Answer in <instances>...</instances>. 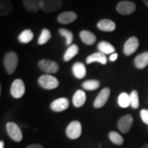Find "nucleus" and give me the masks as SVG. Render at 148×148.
<instances>
[{
	"instance_id": "1",
	"label": "nucleus",
	"mask_w": 148,
	"mask_h": 148,
	"mask_svg": "<svg viewBox=\"0 0 148 148\" xmlns=\"http://www.w3.org/2000/svg\"><path fill=\"white\" fill-rule=\"evenodd\" d=\"M3 65L6 72L8 74H12L18 65V55L13 51L8 52L3 58Z\"/></svg>"
},
{
	"instance_id": "2",
	"label": "nucleus",
	"mask_w": 148,
	"mask_h": 148,
	"mask_svg": "<svg viewBox=\"0 0 148 148\" xmlns=\"http://www.w3.org/2000/svg\"><path fill=\"white\" fill-rule=\"evenodd\" d=\"M38 83L40 85V86H41L44 89L53 90L58 87L59 82L56 77H54L52 75L45 74L41 77H40V78L38 79Z\"/></svg>"
},
{
	"instance_id": "3",
	"label": "nucleus",
	"mask_w": 148,
	"mask_h": 148,
	"mask_svg": "<svg viewBox=\"0 0 148 148\" xmlns=\"http://www.w3.org/2000/svg\"><path fill=\"white\" fill-rule=\"evenodd\" d=\"M6 130H7L8 136L14 142L19 143L22 140L23 135H22L21 128L15 123H12V122L8 123L6 124Z\"/></svg>"
},
{
	"instance_id": "4",
	"label": "nucleus",
	"mask_w": 148,
	"mask_h": 148,
	"mask_svg": "<svg viewBox=\"0 0 148 148\" xmlns=\"http://www.w3.org/2000/svg\"><path fill=\"white\" fill-rule=\"evenodd\" d=\"M82 127L81 123L79 121H73L67 127L66 135L69 139L75 140L80 138V136L82 135Z\"/></svg>"
},
{
	"instance_id": "5",
	"label": "nucleus",
	"mask_w": 148,
	"mask_h": 148,
	"mask_svg": "<svg viewBox=\"0 0 148 148\" xmlns=\"http://www.w3.org/2000/svg\"><path fill=\"white\" fill-rule=\"evenodd\" d=\"M26 91L25 83L21 79H16L11 86V95L15 99H19L22 97Z\"/></svg>"
},
{
	"instance_id": "6",
	"label": "nucleus",
	"mask_w": 148,
	"mask_h": 148,
	"mask_svg": "<svg viewBox=\"0 0 148 148\" xmlns=\"http://www.w3.org/2000/svg\"><path fill=\"white\" fill-rule=\"evenodd\" d=\"M63 6L62 0H41V10L46 13H51L58 10Z\"/></svg>"
},
{
	"instance_id": "7",
	"label": "nucleus",
	"mask_w": 148,
	"mask_h": 148,
	"mask_svg": "<svg viewBox=\"0 0 148 148\" xmlns=\"http://www.w3.org/2000/svg\"><path fill=\"white\" fill-rule=\"evenodd\" d=\"M117 12L121 15H130L136 11V5L131 1H121L116 6Z\"/></svg>"
},
{
	"instance_id": "8",
	"label": "nucleus",
	"mask_w": 148,
	"mask_h": 148,
	"mask_svg": "<svg viewBox=\"0 0 148 148\" xmlns=\"http://www.w3.org/2000/svg\"><path fill=\"white\" fill-rule=\"evenodd\" d=\"M38 66L42 71L47 73H55L59 70L58 64L51 59H41L39 61Z\"/></svg>"
},
{
	"instance_id": "9",
	"label": "nucleus",
	"mask_w": 148,
	"mask_h": 148,
	"mask_svg": "<svg viewBox=\"0 0 148 148\" xmlns=\"http://www.w3.org/2000/svg\"><path fill=\"white\" fill-rule=\"evenodd\" d=\"M139 46V41L137 37L132 36L130 37L127 41L124 44L123 46V53L126 56L132 55V53H134Z\"/></svg>"
},
{
	"instance_id": "10",
	"label": "nucleus",
	"mask_w": 148,
	"mask_h": 148,
	"mask_svg": "<svg viewBox=\"0 0 148 148\" xmlns=\"http://www.w3.org/2000/svg\"><path fill=\"white\" fill-rule=\"evenodd\" d=\"M133 118L131 114H126L118 122V128L123 133H127L132 126Z\"/></svg>"
},
{
	"instance_id": "11",
	"label": "nucleus",
	"mask_w": 148,
	"mask_h": 148,
	"mask_svg": "<svg viewBox=\"0 0 148 148\" xmlns=\"http://www.w3.org/2000/svg\"><path fill=\"white\" fill-rule=\"evenodd\" d=\"M110 95V89L106 87L104 89H102L101 92L99 93V95H97V97L95 98L94 101V107L95 109H100L102 108L103 106L106 104V102L108 101L109 97Z\"/></svg>"
},
{
	"instance_id": "12",
	"label": "nucleus",
	"mask_w": 148,
	"mask_h": 148,
	"mask_svg": "<svg viewBox=\"0 0 148 148\" xmlns=\"http://www.w3.org/2000/svg\"><path fill=\"white\" fill-rule=\"evenodd\" d=\"M69 106V101L67 98L62 97L53 101L50 105V109L54 112H62L67 110Z\"/></svg>"
},
{
	"instance_id": "13",
	"label": "nucleus",
	"mask_w": 148,
	"mask_h": 148,
	"mask_svg": "<svg viewBox=\"0 0 148 148\" xmlns=\"http://www.w3.org/2000/svg\"><path fill=\"white\" fill-rule=\"evenodd\" d=\"M77 15L76 12H62L61 14H59L58 16V21L61 24H69L72 23L77 20Z\"/></svg>"
},
{
	"instance_id": "14",
	"label": "nucleus",
	"mask_w": 148,
	"mask_h": 148,
	"mask_svg": "<svg viewBox=\"0 0 148 148\" xmlns=\"http://www.w3.org/2000/svg\"><path fill=\"white\" fill-rule=\"evenodd\" d=\"M97 27L103 32H112L116 29V24L110 19H102L98 21Z\"/></svg>"
},
{
	"instance_id": "15",
	"label": "nucleus",
	"mask_w": 148,
	"mask_h": 148,
	"mask_svg": "<svg viewBox=\"0 0 148 148\" xmlns=\"http://www.w3.org/2000/svg\"><path fill=\"white\" fill-rule=\"evenodd\" d=\"M26 9L30 12H36L41 9V0H22Z\"/></svg>"
},
{
	"instance_id": "16",
	"label": "nucleus",
	"mask_w": 148,
	"mask_h": 148,
	"mask_svg": "<svg viewBox=\"0 0 148 148\" xmlns=\"http://www.w3.org/2000/svg\"><path fill=\"white\" fill-rule=\"evenodd\" d=\"M93 62H98L103 65H106L107 64V58H106V54H104L101 52H97V53H94L89 55L86 58V64H90Z\"/></svg>"
},
{
	"instance_id": "17",
	"label": "nucleus",
	"mask_w": 148,
	"mask_h": 148,
	"mask_svg": "<svg viewBox=\"0 0 148 148\" xmlns=\"http://www.w3.org/2000/svg\"><path fill=\"white\" fill-rule=\"evenodd\" d=\"M86 100V95L83 90H78L75 92V94L73 95V106L77 108L82 107L85 104Z\"/></svg>"
},
{
	"instance_id": "18",
	"label": "nucleus",
	"mask_w": 148,
	"mask_h": 148,
	"mask_svg": "<svg viewBox=\"0 0 148 148\" xmlns=\"http://www.w3.org/2000/svg\"><path fill=\"white\" fill-rule=\"evenodd\" d=\"M134 64L137 69H145L148 65V51L138 54L134 59Z\"/></svg>"
},
{
	"instance_id": "19",
	"label": "nucleus",
	"mask_w": 148,
	"mask_h": 148,
	"mask_svg": "<svg viewBox=\"0 0 148 148\" xmlns=\"http://www.w3.org/2000/svg\"><path fill=\"white\" fill-rule=\"evenodd\" d=\"M73 73L77 79L84 78L86 74V69L85 65L82 63H76L73 66Z\"/></svg>"
},
{
	"instance_id": "20",
	"label": "nucleus",
	"mask_w": 148,
	"mask_h": 148,
	"mask_svg": "<svg viewBox=\"0 0 148 148\" xmlns=\"http://www.w3.org/2000/svg\"><path fill=\"white\" fill-rule=\"evenodd\" d=\"M80 38L82 40V41L87 45H91L95 42L96 40V36L89 31H82L80 32Z\"/></svg>"
},
{
	"instance_id": "21",
	"label": "nucleus",
	"mask_w": 148,
	"mask_h": 148,
	"mask_svg": "<svg viewBox=\"0 0 148 148\" xmlns=\"http://www.w3.org/2000/svg\"><path fill=\"white\" fill-rule=\"evenodd\" d=\"M98 49L100 52L103 53L104 54H109V53H115V49L111 45L110 43L107 41H101L98 44Z\"/></svg>"
},
{
	"instance_id": "22",
	"label": "nucleus",
	"mask_w": 148,
	"mask_h": 148,
	"mask_svg": "<svg viewBox=\"0 0 148 148\" xmlns=\"http://www.w3.org/2000/svg\"><path fill=\"white\" fill-rule=\"evenodd\" d=\"M12 10V5L10 0H0V15L7 16Z\"/></svg>"
},
{
	"instance_id": "23",
	"label": "nucleus",
	"mask_w": 148,
	"mask_h": 148,
	"mask_svg": "<svg viewBox=\"0 0 148 148\" xmlns=\"http://www.w3.org/2000/svg\"><path fill=\"white\" fill-rule=\"evenodd\" d=\"M33 38H34V34H33L32 30L27 29V30H24L19 35L18 40L21 43H23V44H27V43L31 42L33 40Z\"/></svg>"
},
{
	"instance_id": "24",
	"label": "nucleus",
	"mask_w": 148,
	"mask_h": 148,
	"mask_svg": "<svg viewBox=\"0 0 148 148\" xmlns=\"http://www.w3.org/2000/svg\"><path fill=\"white\" fill-rule=\"evenodd\" d=\"M77 53H78V46L77 45H71L64 53V61L68 62L69 60H71L72 58L77 54Z\"/></svg>"
},
{
	"instance_id": "25",
	"label": "nucleus",
	"mask_w": 148,
	"mask_h": 148,
	"mask_svg": "<svg viewBox=\"0 0 148 148\" xmlns=\"http://www.w3.org/2000/svg\"><path fill=\"white\" fill-rule=\"evenodd\" d=\"M118 104L121 108H127L130 106V95L126 92H122L119 95L118 98Z\"/></svg>"
},
{
	"instance_id": "26",
	"label": "nucleus",
	"mask_w": 148,
	"mask_h": 148,
	"mask_svg": "<svg viewBox=\"0 0 148 148\" xmlns=\"http://www.w3.org/2000/svg\"><path fill=\"white\" fill-rule=\"evenodd\" d=\"M101 85V82L98 80H87L82 83V87L85 90H96Z\"/></svg>"
},
{
	"instance_id": "27",
	"label": "nucleus",
	"mask_w": 148,
	"mask_h": 148,
	"mask_svg": "<svg viewBox=\"0 0 148 148\" xmlns=\"http://www.w3.org/2000/svg\"><path fill=\"white\" fill-rule=\"evenodd\" d=\"M109 138L112 143L115 144L117 146H121L123 144V138L119 132L115 131H112L109 133Z\"/></svg>"
},
{
	"instance_id": "28",
	"label": "nucleus",
	"mask_w": 148,
	"mask_h": 148,
	"mask_svg": "<svg viewBox=\"0 0 148 148\" xmlns=\"http://www.w3.org/2000/svg\"><path fill=\"white\" fill-rule=\"evenodd\" d=\"M59 34L62 36H64L66 38V45L70 46L72 45V42L73 40V32L69 30H67V29H64V28H61L59 29Z\"/></svg>"
},
{
	"instance_id": "29",
	"label": "nucleus",
	"mask_w": 148,
	"mask_h": 148,
	"mask_svg": "<svg viewBox=\"0 0 148 148\" xmlns=\"http://www.w3.org/2000/svg\"><path fill=\"white\" fill-rule=\"evenodd\" d=\"M51 38V32H49V30H48L46 28L43 29L41 34L38 39V44L39 45H45V43H47Z\"/></svg>"
},
{
	"instance_id": "30",
	"label": "nucleus",
	"mask_w": 148,
	"mask_h": 148,
	"mask_svg": "<svg viewBox=\"0 0 148 148\" xmlns=\"http://www.w3.org/2000/svg\"><path fill=\"white\" fill-rule=\"evenodd\" d=\"M130 106L132 109H138L139 106V96L137 90H132L130 94Z\"/></svg>"
},
{
	"instance_id": "31",
	"label": "nucleus",
	"mask_w": 148,
	"mask_h": 148,
	"mask_svg": "<svg viewBox=\"0 0 148 148\" xmlns=\"http://www.w3.org/2000/svg\"><path fill=\"white\" fill-rule=\"evenodd\" d=\"M140 115L143 123L148 125V110H142L140 112Z\"/></svg>"
},
{
	"instance_id": "32",
	"label": "nucleus",
	"mask_w": 148,
	"mask_h": 148,
	"mask_svg": "<svg viewBox=\"0 0 148 148\" xmlns=\"http://www.w3.org/2000/svg\"><path fill=\"white\" fill-rule=\"evenodd\" d=\"M26 148H44V147L40 144H32V145H29Z\"/></svg>"
},
{
	"instance_id": "33",
	"label": "nucleus",
	"mask_w": 148,
	"mask_h": 148,
	"mask_svg": "<svg viewBox=\"0 0 148 148\" xmlns=\"http://www.w3.org/2000/svg\"><path fill=\"white\" fill-rule=\"evenodd\" d=\"M117 58H118V53H112V54L110 55V61L114 62V61H115V60H116Z\"/></svg>"
},
{
	"instance_id": "34",
	"label": "nucleus",
	"mask_w": 148,
	"mask_h": 148,
	"mask_svg": "<svg viewBox=\"0 0 148 148\" xmlns=\"http://www.w3.org/2000/svg\"><path fill=\"white\" fill-rule=\"evenodd\" d=\"M0 148H4V143H3V141L0 142Z\"/></svg>"
},
{
	"instance_id": "35",
	"label": "nucleus",
	"mask_w": 148,
	"mask_h": 148,
	"mask_svg": "<svg viewBox=\"0 0 148 148\" xmlns=\"http://www.w3.org/2000/svg\"><path fill=\"white\" fill-rule=\"evenodd\" d=\"M143 3H144V4L148 8V0H143Z\"/></svg>"
},
{
	"instance_id": "36",
	"label": "nucleus",
	"mask_w": 148,
	"mask_h": 148,
	"mask_svg": "<svg viewBox=\"0 0 148 148\" xmlns=\"http://www.w3.org/2000/svg\"><path fill=\"white\" fill-rule=\"evenodd\" d=\"M143 148H148V143L145 144V145H144V146L143 147Z\"/></svg>"
}]
</instances>
